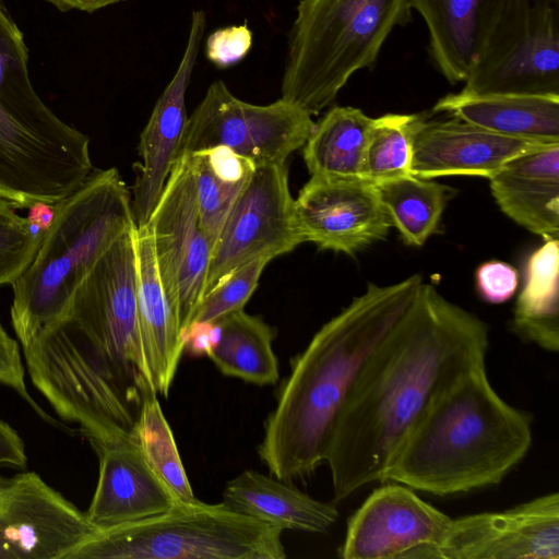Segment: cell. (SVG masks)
I'll list each match as a JSON object with an SVG mask.
<instances>
[{"mask_svg":"<svg viewBox=\"0 0 559 559\" xmlns=\"http://www.w3.org/2000/svg\"><path fill=\"white\" fill-rule=\"evenodd\" d=\"M488 347L485 322L419 284L362 366L334 425L324 461L334 503L383 483L424 411L461 373L485 364Z\"/></svg>","mask_w":559,"mask_h":559,"instance_id":"1","label":"cell"},{"mask_svg":"<svg viewBox=\"0 0 559 559\" xmlns=\"http://www.w3.org/2000/svg\"><path fill=\"white\" fill-rule=\"evenodd\" d=\"M421 282L416 274L388 286L369 284L292 359L258 445L272 476L289 481L310 475L325 461L334 425L355 380Z\"/></svg>","mask_w":559,"mask_h":559,"instance_id":"2","label":"cell"},{"mask_svg":"<svg viewBox=\"0 0 559 559\" xmlns=\"http://www.w3.org/2000/svg\"><path fill=\"white\" fill-rule=\"evenodd\" d=\"M530 413L506 402L486 365L455 378L428 405L394 453L384 481L451 496L499 484L532 444Z\"/></svg>","mask_w":559,"mask_h":559,"instance_id":"3","label":"cell"},{"mask_svg":"<svg viewBox=\"0 0 559 559\" xmlns=\"http://www.w3.org/2000/svg\"><path fill=\"white\" fill-rule=\"evenodd\" d=\"M135 227L130 191L115 167L93 170L52 205L34 258L11 284V324L21 347L67 311L96 262Z\"/></svg>","mask_w":559,"mask_h":559,"instance_id":"4","label":"cell"},{"mask_svg":"<svg viewBox=\"0 0 559 559\" xmlns=\"http://www.w3.org/2000/svg\"><path fill=\"white\" fill-rule=\"evenodd\" d=\"M24 36L0 0V200L52 206L91 175L90 139L62 121L28 75Z\"/></svg>","mask_w":559,"mask_h":559,"instance_id":"5","label":"cell"},{"mask_svg":"<svg viewBox=\"0 0 559 559\" xmlns=\"http://www.w3.org/2000/svg\"><path fill=\"white\" fill-rule=\"evenodd\" d=\"M412 10L411 0H300L281 98L311 116L329 107L355 72L374 67Z\"/></svg>","mask_w":559,"mask_h":559,"instance_id":"6","label":"cell"},{"mask_svg":"<svg viewBox=\"0 0 559 559\" xmlns=\"http://www.w3.org/2000/svg\"><path fill=\"white\" fill-rule=\"evenodd\" d=\"M282 533L222 502H177L158 516L96 530L69 559H284Z\"/></svg>","mask_w":559,"mask_h":559,"instance_id":"7","label":"cell"},{"mask_svg":"<svg viewBox=\"0 0 559 559\" xmlns=\"http://www.w3.org/2000/svg\"><path fill=\"white\" fill-rule=\"evenodd\" d=\"M135 228L102 255L56 321L108 366L128 395L141 400L155 390L139 323Z\"/></svg>","mask_w":559,"mask_h":559,"instance_id":"8","label":"cell"},{"mask_svg":"<svg viewBox=\"0 0 559 559\" xmlns=\"http://www.w3.org/2000/svg\"><path fill=\"white\" fill-rule=\"evenodd\" d=\"M462 92L559 96V0H504Z\"/></svg>","mask_w":559,"mask_h":559,"instance_id":"9","label":"cell"},{"mask_svg":"<svg viewBox=\"0 0 559 559\" xmlns=\"http://www.w3.org/2000/svg\"><path fill=\"white\" fill-rule=\"evenodd\" d=\"M314 124L311 115L283 98L250 104L217 80L188 117L179 156L226 147L254 166L285 164L304 146Z\"/></svg>","mask_w":559,"mask_h":559,"instance_id":"10","label":"cell"},{"mask_svg":"<svg viewBox=\"0 0 559 559\" xmlns=\"http://www.w3.org/2000/svg\"><path fill=\"white\" fill-rule=\"evenodd\" d=\"M147 227L165 295L185 337L204 294L212 252L201 227L189 155L173 166Z\"/></svg>","mask_w":559,"mask_h":559,"instance_id":"11","label":"cell"},{"mask_svg":"<svg viewBox=\"0 0 559 559\" xmlns=\"http://www.w3.org/2000/svg\"><path fill=\"white\" fill-rule=\"evenodd\" d=\"M301 242L286 165L254 166L213 245L203 296L238 267Z\"/></svg>","mask_w":559,"mask_h":559,"instance_id":"12","label":"cell"},{"mask_svg":"<svg viewBox=\"0 0 559 559\" xmlns=\"http://www.w3.org/2000/svg\"><path fill=\"white\" fill-rule=\"evenodd\" d=\"M96 527L86 512L23 472L0 485V559H69Z\"/></svg>","mask_w":559,"mask_h":559,"instance_id":"13","label":"cell"},{"mask_svg":"<svg viewBox=\"0 0 559 559\" xmlns=\"http://www.w3.org/2000/svg\"><path fill=\"white\" fill-rule=\"evenodd\" d=\"M347 521L343 559H438L452 518L414 489L384 481Z\"/></svg>","mask_w":559,"mask_h":559,"instance_id":"14","label":"cell"},{"mask_svg":"<svg viewBox=\"0 0 559 559\" xmlns=\"http://www.w3.org/2000/svg\"><path fill=\"white\" fill-rule=\"evenodd\" d=\"M438 559H559V493L452 518Z\"/></svg>","mask_w":559,"mask_h":559,"instance_id":"15","label":"cell"},{"mask_svg":"<svg viewBox=\"0 0 559 559\" xmlns=\"http://www.w3.org/2000/svg\"><path fill=\"white\" fill-rule=\"evenodd\" d=\"M294 209L305 241L347 254L382 240L392 226L378 186L365 179L311 176Z\"/></svg>","mask_w":559,"mask_h":559,"instance_id":"16","label":"cell"},{"mask_svg":"<svg viewBox=\"0 0 559 559\" xmlns=\"http://www.w3.org/2000/svg\"><path fill=\"white\" fill-rule=\"evenodd\" d=\"M206 25L205 13L194 10L181 61L170 82L157 99L143 129L138 147L132 209L136 227L146 226L169 174L179 157L188 116L186 92L197 61Z\"/></svg>","mask_w":559,"mask_h":559,"instance_id":"17","label":"cell"},{"mask_svg":"<svg viewBox=\"0 0 559 559\" xmlns=\"http://www.w3.org/2000/svg\"><path fill=\"white\" fill-rule=\"evenodd\" d=\"M412 142V175L424 179L453 175L489 179L512 158L559 143L509 136L456 118L426 121L420 116Z\"/></svg>","mask_w":559,"mask_h":559,"instance_id":"18","label":"cell"},{"mask_svg":"<svg viewBox=\"0 0 559 559\" xmlns=\"http://www.w3.org/2000/svg\"><path fill=\"white\" fill-rule=\"evenodd\" d=\"M95 451L98 455V478L85 512L96 530L158 516L177 503L146 462L133 436Z\"/></svg>","mask_w":559,"mask_h":559,"instance_id":"19","label":"cell"},{"mask_svg":"<svg viewBox=\"0 0 559 559\" xmlns=\"http://www.w3.org/2000/svg\"><path fill=\"white\" fill-rule=\"evenodd\" d=\"M489 182L506 215L545 241L559 239V143L512 158Z\"/></svg>","mask_w":559,"mask_h":559,"instance_id":"20","label":"cell"},{"mask_svg":"<svg viewBox=\"0 0 559 559\" xmlns=\"http://www.w3.org/2000/svg\"><path fill=\"white\" fill-rule=\"evenodd\" d=\"M504 0H411L424 19L430 55L451 83L465 82Z\"/></svg>","mask_w":559,"mask_h":559,"instance_id":"21","label":"cell"},{"mask_svg":"<svg viewBox=\"0 0 559 559\" xmlns=\"http://www.w3.org/2000/svg\"><path fill=\"white\" fill-rule=\"evenodd\" d=\"M134 245L138 312L143 347L154 390L167 397L186 342L165 295L147 225L135 228Z\"/></svg>","mask_w":559,"mask_h":559,"instance_id":"22","label":"cell"},{"mask_svg":"<svg viewBox=\"0 0 559 559\" xmlns=\"http://www.w3.org/2000/svg\"><path fill=\"white\" fill-rule=\"evenodd\" d=\"M222 503L283 531L326 533L338 518L334 502L317 500L289 481L253 469L226 484Z\"/></svg>","mask_w":559,"mask_h":559,"instance_id":"23","label":"cell"},{"mask_svg":"<svg viewBox=\"0 0 559 559\" xmlns=\"http://www.w3.org/2000/svg\"><path fill=\"white\" fill-rule=\"evenodd\" d=\"M433 110L504 135L559 142V96L461 91L440 98Z\"/></svg>","mask_w":559,"mask_h":559,"instance_id":"24","label":"cell"},{"mask_svg":"<svg viewBox=\"0 0 559 559\" xmlns=\"http://www.w3.org/2000/svg\"><path fill=\"white\" fill-rule=\"evenodd\" d=\"M213 338L205 353L227 377L269 385L278 380V361L273 350L276 330L243 309L210 324Z\"/></svg>","mask_w":559,"mask_h":559,"instance_id":"25","label":"cell"},{"mask_svg":"<svg viewBox=\"0 0 559 559\" xmlns=\"http://www.w3.org/2000/svg\"><path fill=\"white\" fill-rule=\"evenodd\" d=\"M376 118L354 107H333L304 144L311 176L362 179L365 155Z\"/></svg>","mask_w":559,"mask_h":559,"instance_id":"26","label":"cell"},{"mask_svg":"<svg viewBox=\"0 0 559 559\" xmlns=\"http://www.w3.org/2000/svg\"><path fill=\"white\" fill-rule=\"evenodd\" d=\"M514 309L513 331L548 352L559 349V241L548 240L528 259Z\"/></svg>","mask_w":559,"mask_h":559,"instance_id":"27","label":"cell"},{"mask_svg":"<svg viewBox=\"0 0 559 559\" xmlns=\"http://www.w3.org/2000/svg\"><path fill=\"white\" fill-rule=\"evenodd\" d=\"M201 227L212 248L254 165L226 147L189 154Z\"/></svg>","mask_w":559,"mask_h":559,"instance_id":"28","label":"cell"},{"mask_svg":"<svg viewBox=\"0 0 559 559\" xmlns=\"http://www.w3.org/2000/svg\"><path fill=\"white\" fill-rule=\"evenodd\" d=\"M391 225L409 246H421L438 228L447 187L408 176L377 185Z\"/></svg>","mask_w":559,"mask_h":559,"instance_id":"29","label":"cell"},{"mask_svg":"<svg viewBox=\"0 0 559 559\" xmlns=\"http://www.w3.org/2000/svg\"><path fill=\"white\" fill-rule=\"evenodd\" d=\"M132 436L143 456L177 502L198 501L186 474L173 435L154 391L143 395Z\"/></svg>","mask_w":559,"mask_h":559,"instance_id":"30","label":"cell"},{"mask_svg":"<svg viewBox=\"0 0 559 559\" xmlns=\"http://www.w3.org/2000/svg\"><path fill=\"white\" fill-rule=\"evenodd\" d=\"M419 115L389 114L376 118L361 178L379 185L413 176V128Z\"/></svg>","mask_w":559,"mask_h":559,"instance_id":"31","label":"cell"},{"mask_svg":"<svg viewBox=\"0 0 559 559\" xmlns=\"http://www.w3.org/2000/svg\"><path fill=\"white\" fill-rule=\"evenodd\" d=\"M270 261L267 258L255 259L219 281L201 298L188 330L194 325L213 324L224 316L243 309Z\"/></svg>","mask_w":559,"mask_h":559,"instance_id":"32","label":"cell"},{"mask_svg":"<svg viewBox=\"0 0 559 559\" xmlns=\"http://www.w3.org/2000/svg\"><path fill=\"white\" fill-rule=\"evenodd\" d=\"M0 200V286L11 285L34 258L45 229Z\"/></svg>","mask_w":559,"mask_h":559,"instance_id":"33","label":"cell"},{"mask_svg":"<svg viewBox=\"0 0 559 559\" xmlns=\"http://www.w3.org/2000/svg\"><path fill=\"white\" fill-rule=\"evenodd\" d=\"M252 46L247 23L219 28L206 39V57L217 68L226 69L242 60Z\"/></svg>","mask_w":559,"mask_h":559,"instance_id":"34","label":"cell"},{"mask_svg":"<svg viewBox=\"0 0 559 559\" xmlns=\"http://www.w3.org/2000/svg\"><path fill=\"white\" fill-rule=\"evenodd\" d=\"M0 384L17 393L43 419L53 423L51 417L29 395L25 382V368L20 345L0 321Z\"/></svg>","mask_w":559,"mask_h":559,"instance_id":"35","label":"cell"},{"mask_svg":"<svg viewBox=\"0 0 559 559\" xmlns=\"http://www.w3.org/2000/svg\"><path fill=\"white\" fill-rule=\"evenodd\" d=\"M519 273L508 263L489 261L476 271V284L480 296L492 304L510 299L518 287Z\"/></svg>","mask_w":559,"mask_h":559,"instance_id":"36","label":"cell"},{"mask_svg":"<svg viewBox=\"0 0 559 559\" xmlns=\"http://www.w3.org/2000/svg\"><path fill=\"white\" fill-rule=\"evenodd\" d=\"M27 465L26 448L17 431L0 419V467L24 469Z\"/></svg>","mask_w":559,"mask_h":559,"instance_id":"37","label":"cell"},{"mask_svg":"<svg viewBox=\"0 0 559 559\" xmlns=\"http://www.w3.org/2000/svg\"><path fill=\"white\" fill-rule=\"evenodd\" d=\"M62 11L94 12L126 0H46Z\"/></svg>","mask_w":559,"mask_h":559,"instance_id":"38","label":"cell"},{"mask_svg":"<svg viewBox=\"0 0 559 559\" xmlns=\"http://www.w3.org/2000/svg\"><path fill=\"white\" fill-rule=\"evenodd\" d=\"M0 469H1V467H0ZM3 479H4V477L0 474V485L3 481Z\"/></svg>","mask_w":559,"mask_h":559,"instance_id":"39","label":"cell"}]
</instances>
